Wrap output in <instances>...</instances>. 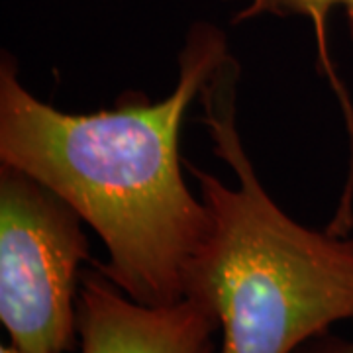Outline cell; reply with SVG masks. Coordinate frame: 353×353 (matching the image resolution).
<instances>
[{"instance_id":"obj_1","label":"cell","mask_w":353,"mask_h":353,"mask_svg":"<svg viewBox=\"0 0 353 353\" xmlns=\"http://www.w3.org/2000/svg\"><path fill=\"white\" fill-rule=\"evenodd\" d=\"M232 55L222 28L190 26L171 94L122 92L110 110L63 112L22 85L8 51L0 59V163L69 202L106 248L97 263L136 303L185 299V277L210 214L185 181L181 130L204 85Z\"/></svg>"},{"instance_id":"obj_2","label":"cell","mask_w":353,"mask_h":353,"mask_svg":"<svg viewBox=\"0 0 353 353\" xmlns=\"http://www.w3.org/2000/svg\"><path fill=\"white\" fill-rule=\"evenodd\" d=\"M240 75L232 53L199 97L212 152L238 187L185 161L210 214L187 269L185 299L218 318V353H294L353 320V238L303 226L269 196L238 132Z\"/></svg>"},{"instance_id":"obj_4","label":"cell","mask_w":353,"mask_h":353,"mask_svg":"<svg viewBox=\"0 0 353 353\" xmlns=\"http://www.w3.org/2000/svg\"><path fill=\"white\" fill-rule=\"evenodd\" d=\"M77 330L81 353H218L220 322L192 299L136 303L94 263L81 275Z\"/></svg>"},{"instance_id":"obj_5","label":"cell","mask_w":353,"mask_h":353,"mask_svg":"<svg viewBox=\"0 0 353 353\" xmlns=\"http://www.w3.org/2000/svg\"><path fill=\"white\" fill-rule=\"evenodd\" d=\"M341 8L345 14L347 34L353 43V0H243L238 12L234 14V24L248 22L259 16H277V18H306L310 20L316 30L318 41V55L320 65L324 67V73L328 75L334 88L343 97L340 83H336V73L330 63L328 46H326V24L332 10Z\"/></svg>"},{"instance_id":"obj_6","label":"cell","mask_w":353,"mask_h":353,"mask_svg":"<svg viewBox=\"0 0 353 353\" xmlns=\"http://www.w3.org/2000/svg\"><path fill=\"white\" fill-rule=\"evenodd\" d=\"M294 353H353V340L338 338L332 332L306 341Z\"/></svg>"},{"instance_id":"obj_3","label":"cell","mask_w":353,"mask_h":353,"mask_svg":"<svg viewBox=\"0 0 353 353\" xmlns=\"http://www.w3.org/2000/svg\"><path fill=\"white\" fill-rule=\"evenodd\" d=\"M85 220L50 187L0 163V320L26 353L79 345L81 265L90 259Z\"/></svg>"},{"instance_id":"obj_7","label":"cell","mask_w":353,"mask_h":353,"mask_svg":"<svg viewBox=\"0 0 353 353\" xmlns=\"http://www.w3.org/2000/svg\"><path fill=\"white\" fill-rule=\"evenodd\" d=\"M0 353H26V352L18 350V347L12 345V343H8V345H0Z\"/></svg>"}]
</instances>
